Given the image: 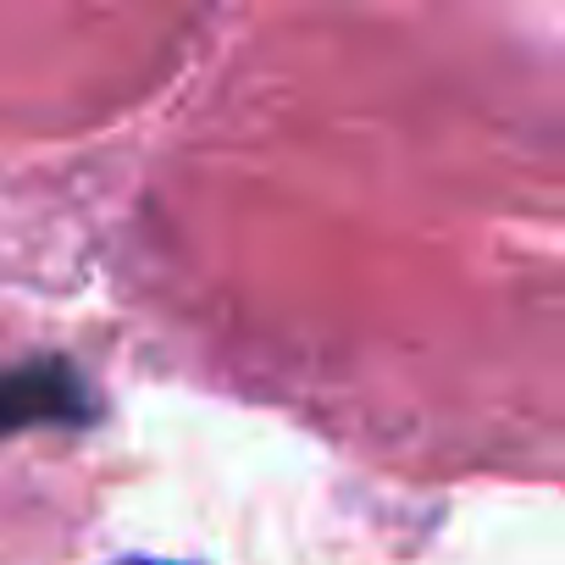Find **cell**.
Wrapping results in <instances>:
<instances>
[{"label": "cell", "instance_id": "6da1fadb", "mask_svg": "<svg viewBox=\"0 0 565 565\" xmlns=\"http://www.w3.org/2000/svg\"><path fill=\"white\" fill-rule=\"evenodd\" d=\"M95 416L100 399L73 361L40 355L23 366H0V438L40 433V427H89Z\"/></svg>", "mask_w": 565, "mask_h": 565}, {"label": "cell", "instance_id": "7a4b0ae2", "mask_svg": "<svg viewBox=\"0 0 565 565\" xmlns=\"http://www.w3.org/2000/svg\"><path fill=\"white\" fill-rule=\"evenodd\" d=\"M122 565H178V559H122Z\"/></svg>", "mask_w": 565, "mask_h": 565}]
</instances>
